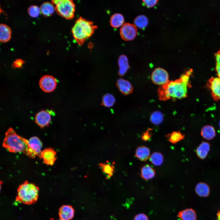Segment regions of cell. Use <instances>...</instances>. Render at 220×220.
<instances>
[{
  "label": "cell",
  "instance_id": "5bb4252c",
  "mask_svg": "<svg viewBox=\"0 0 220 220\" xmlns=\"http://www.w3.org/2000/svg\"><path fill=\"white\" fill-rule=\"evenodd\" d=\"M29 145L36 156L39 157L42 151L41 149L42 144L37 137L34 136L28 140Z\"/></svg>",
  "mask_w": 220,
  "mask_h": 220
},
{
  "label": "cell",
  "instance_id": "d6a6232c",
  "mask_svg": "<svg viewBox=\"0 0 220 220\" xmlns=\"http://www.w3.org/2000/svg\"><path fill=\"white\" fill-rule=\"evenodd\" d=\"M158 1L157 0H143V3L147 7H152L156 5Z\"/></svg>",
  "mask_w": 220,
  "mask_h": 220
},
{
  "label": "cell",
  "instance_id": "e575fe53",
  "mask_svg": "<svg viewBox=\"0 0 220 220\" xmlns=\"http://www.w3.org/2000/svg\"><path fill=\"white\" fill-rule=\"evenodd\" d=\"M24 61L21 59H17L13 63L12 67L14 68H20L21 67Z\"/></svg>",
  "mask_w": 220,
  "mask_h": 220
},
{
  "label": "cell",
  "instance_id": "44dd1931",
  "mask_svg": "<svg viewBox=\"0 0 220 220\" xmlns=\"http://www.w3.org/2000/svg\"><path fill=\"white\" fill-rule=\"evenodd\" d=\"M178 217L181 220H196V215L192 209H186L179 212Z\"/></svg>",
  "mask_w": 220,
  "mask_h": 220
},
{
  "label": "cell",
  "instance_id": "4fadbf2b",
  "mask_svg": "<svg viewBox=\"0 0 220 220\" xmlns=\"http://www.w3.org/2000/svg\"><path fill=\"white\" fill-rule=\"evenodd\" d=\"M117 86L120 91L123 94L128 95L132 92L133 87L128 81L123 79H119Z\"/></svg>",
  "mask_w": 220,
  "mask_h": 220
},
{
  "label": "cell",
  "instance_id": "5b68a950",
  "mask_svg": "<svg viewBox=\"0 0 220 220\" xmlns=\"http://www.w3.org/2000/svg\"><path fill=\"white\" fill-rule=\"evenodd\" d=\"M51 1L55 5V10L59 15L67 19H71L74 17L75 5L72 0H56Z\"/></svg>",
  "mask_w": 220,
  "mask_h": 220
},
{
  "label": "cell",
  "instance_id": "7c38bea8",
  "mask_svg": "<svg viewBox=\"0 0 220 220\" xmlns=\"http://www.w3.org/2000/svg\"><path fill=\"white\" fill-rule=\"evenodd\" d=\"M74 210L71 206L64 205L59 209V215L60 218L64 220H70L74 217Z\"/></svg>",
  "mask_w": 220,
  "mask_h": 220
},
{
  "label": "cell",
  "instance_id": "8992f818",
  "mask_svg": "<svg viewBox=\"0 0 220 220\" xmlns=\"http://www.w3.org/2000/svg\"><path fill=\"white\" fill-rule=\"evenodd\" d=\"M120 34L122 38L124 41L133 40L137 34L136 27L130 23H124L120 28Z\"/></svg>",
  "mask_w": 220,
  "mask_h": 220
},
{
  "label": "cell",
  "instance_id": "83f0119b",
  "mask_svg": "<svg viewBox=\"0 0 220 220\" xmlns=\"http://www.w3.org/2000/svg\"><path fill=\"white\" fill-rule=\"evenodd\" d=\"M163 120V116L160 111H157L153 112L150 117L151 122L156 125H159L162 122Z\"/></svg>",
  "mask_w": 220,
  "mask_h": 220
},
{
  "label": "cell",
  "instance_id": "30bf717a",
  "mask_svg": "<svg viewBox=\"0 0 220 220\" xmlns=\"http://www.w3.org/2000/svg\"><path fill=\"white\" fill-rule=\"evenodd\" d=\"M51 121V116L49 112L42 110L37 113L35 121L41 128L49 125Z\"/></svg>",
  "mask_w": 220,
  "mask_h": 220
},
{
  "label": "cell",
  "instance_id": "ffe728a7",
  "mask_svg": "<svg viewBox=\"0 0 220 220\" xmlns=\"http://www.w3.org/2000/svg\"><path fill=\"white\" fill-rule=\"evenodd\" d=\"M150 151L149 148L145 146L138 147L135 152L137 158L142 161H145L150 158Z\"/></svg>",
  "mask_w": 220,
  "mask_h": 220
},
{
  "label": "cell",
  "instance_id": "4dcf8cb0",
  "mask_svg": "<svg viewBox=\"0 0 220 220\" xmlns=\"http://www.w3.org/2000/svg\"><path fill=\"white\" fill-rule=\"evenodd\" d=\"M28 12L31 17H37L39 16L40 12V8L36 6H31L28 8Z\"/></svg>",
  "mask_w": 220,
  "mask_h": 220
},
{
  "label": "cell",
  "instance_id": "9c48e42d",
  "mask_svg": "<svg viewBox=\"0 0 220 220\" xmlns=\"http://www.w3.org/2000/svg\"><path fill=\"white\" fill-rule=\"evenodd\" d=\"M207 85L210 89L213 99L215 100H220V79L212 77L208 80Z\"/></svg>",
  "mask_w": 220,
  "mask_h": 220
},
{
  "label": "cell",
  "instance_id": "277c9868",
  "mask_svg": "<svg viewBox=\"0 0 220 220\" xmlns=\"http://www.w3.org/2000/svg\"><path fill=\"white\" fill-rule=\"evenodd\" d=\"M39 190L37 186L26 181L19 186L16 200L26 204H34L38 198Z\"/></svg>",
  "mask_w": 220,
  "mask_h": 220
},
{
  "label": "cell",
  "instance_id": "ac0fdd59",
  "mask_svg": "<svg viewBox=\"0 0 220 220\" xmlns=\"http://www.w3.org/2000/svg\"><path fill=\"white\" fill-rule=\"evenodd\" d=\"M11 31L7 25L1 24L0 25V41L4 43L9 41L11 38Z\"/></svg>",
  "mask_w": 220,
  "mask_h": 220
},
{
  "label": "cell",
  "instance_id": "f1b7e54d",
  "mask_svg": "<svg viewBox=\"0 0 220 220\" xmlns=\"http://www.w3.org/2000/svg\"><path fill=\"white\" fill-rule=\"evenodd\" d=\"M150 160L152 164L156 166L160 165L163 161V157L162 154L159 152H153L150 156Z\"/></svg>",
  "mask_w": 220,
  "mask_h": 220
},
{
  "label": "cell",
  "instance_id": "d4e9b609",
  "mask_svg": "<svg viewBox=\"0 0 220 220\" xmlns=\"http://www.w3.org/2000/svg\"><path fill=\"white\" fill-rule=\"evenodd\" d=\"M99 166L103 172L106 175L107 178H110L113 176L115 171V166L112 164L101 163Z\"/></svg>",
  "mask_w": 220,
  "mask_h": 220
},
{
  "label": "cell",
  "instance_id": "603a6c76",
  "mask_svg": "<svg viewBox=\"0 0 220 220\" xmlns=\"http://www.w3.org/2000/svg\"><path fill=\"white\" fill-rule=\"evenodd\" d=\"M124 18L121 14L116 13L113 15L110 19L111 26L114 28L122 26L124 24Z\"/></svg>",
  "mask_w": 220,
  "mask_h": 220
},
{
  "label": "cell",
  "instance_id": "9a60e30c",
  "mask_svg": "<svg viewBox=\"0 0 220 220\" xmlns=\"http://www.w3.org/2000/svg\"><path fill=\"white\" fill-rule=\"evenodd\" d=\"M210 149V144L207 142L203 141L197 147L196 153L198 157L203 159L207 157Z\"/></svg>",
  "mask_w": 220,
  "mask_h": 220
},
{
  "label": "cell",
  "instance_id": "1f68e13d",
  "mask_svg": "<svg viewBox=\"0 0 220 220\" xmlns=\"http://www.w3.org/2000/svg\"><path fill=\"white\" fill-rule=\"evenodd\" d=\"M216 60V70L218 78L220 79V51L218 52L215 55Z\"/></svg>",
  "mask_w": 220,
  "mask_h": 220
},
{
  "label": "cell",
  "instance_id": "8fae6325",
  "mask_svg": "<svg viewBox=\"0 0 220 220\" xmlns=\"http://www.w3.org/2000/svg\"><path fill=\"white\" fill-rule=\"evenodd\" d=\"M39 157L43 159L45 164L52 165L57 159L56 153L51 148H46L42 151Z\"/></svg>",
  "mask_w": 220,
  "mask_h": 220
},
{
  "label": "cell",
  "instance_id": "2e32d148",
  "mask_svg": "<svg viewBox=\"0 0 220 220\" xmlns=\"http://www.w3.org/2000/svg\"><path fill=\"white\" fill-rule=\"evenodd\" d=\"M155 174L154 169L148 164L144 165L141 168L140 175L144 180H148L153 178Z\"/></svg>",
  "mask_w": 220,
  "mask_h": 220
},
{
  "label": "cell",
  "instance_id": "4316f807",
  "mask_svg": "<svg viewBox=\"0 0 220 220\" xmlns=\"http://www.w3.org/2000/svg\"><path fill=\"white\" fill-rule=\"evenodd\" d=\"M166 137L169 142L175 144L182 140L184 138L185 135L180 132L176 131L168 134Z\"/></svg>",
  "mask_w": 220,
  "mask_h": 220
},
{
  "label": "cell",
  "instance_id": "74e56055",
  "mask_svg": "<svg viewBox=\"0 0 220 220\" xmlns=\"http://www.w3.org/2000/svg\"><path fill=\"white\" fill-rule=\"evenodd\" d=\"M58 220H63V219H60Z\"/></svg>",
  "mask_w": 220,
  "mask_h": 220
},
{
  "label": "cell",
  "instance_id": "8d00e7d4",
  "mask_svg": "<svg viewBox=\"0 0 220 220\" xmlns=\"http://www.w3.org/2000/svg\"><path fill=\"white\" fill-rule=\"evenodd\" d=\"M217 219L216 220H220V211H218L217 214Z\"/></svg>",
  "mask_w": 220,
  "mask_h": 220
},
{
  "label": "cell",
  "instance_id": "7402d4cb",
  "mask_svg": "<svg viewBox=\"0 0 220 220\" xmlns=\"http://www.w3.org/2000/svg\"><path fill=\"white\" fill-rule=\"evenodd\" d=\"M195 191L199 196L205 197L207 196L210 193V188L206 183L200 182L197 184L195 188Z\"/></svg>",
  "mask_w": 220,
  "mask_h": 220
},
{
  "label": "cell",
  "instance_id": "3957f363",
  "mask_svg": "<svg viewBox=\"0 0 220 220\" xmlns=\"http://www.w3.org/2000/svg\"><path fill=\"white\" fill-rule=\"evenodd\" d=\"M97 28L92 22L80 17L75 21L72 31L76 42L81 46L92 35Z\"/></svg>",
  "mask_w": 220,
  "mask_h": 220
},
{
  "label": "cell",
  "instance_id": "836d02e7",
  "mask_svg": "<svg viewBox=\"0 0 220 220\" xmlns=\"http://www.w3.org/2000/svg\"><path fill=\"white\" fill-rule=\"evenodd\" d=\"M151 130V129H149L142 134L141 138L142 140L146 141L150 139L151 136L150 131Z\"/></svg>",
  "mask_w": 220,
  "mask_h": 220
},
{
  "label": "cell",
  "instance_id": "e0dca14e",
  "mask_svg": "<svg viewBox=\"0 0 220 220\" xmlns=\"http://www.w3.org/2000/svg\"><path fill=\"white\" fill-rule=\"evenodd\" d=\"M119 69V74L120 76H123L126 73L129 68L128 61L127 57L125 55H121L118 60Z\"/></svg>",
  "mask_w": 220,
  "mask_h": 220
},
{
  "label": "cell",
  "instance_id": "d590c367",
  "mask_svg": "<svg viewBox=\"0 0 220 220\" xmlns=\"http://www.w3.org/2000/svg\"><path fill=\"white\" fill-rule=\"evenodd\" d=\"M133 220H148V218L145 214L140 213L134 217Z\"/></svg>",
  "mask_w": 220,
  "mask_h": 220
},
{
  "label": "cell",
  "instance_id": "f546056e",
  "mask_svg": "<svg viewBox=\"0 0 220 220\" xmlns=\"http://www.w3.org/2000/svg\"><path fill=\"white\" fill-rule=\"evenodd\" d=\"M115 99L113 96L109 94L105 95L102 98V104L105 106L110 107L112 106L115 103Z\"/></svg>",
  "mask_w": 220,
  "mask_h": 220
},
{
  "label": "cell",
  "instance_id": "ba28073f",
  "mask_svg": "<svg viewBox=\"0 0 220 220\" xmlns=\"http://www.w3.org/2000/svg\"><path fill=\"white\" fill-rule=\"evenodd\" d=\"M57 84L56 79L51 75H44L39 81L40 87L45 92L49 93L53 91L56 88Z\"/></svg>",
  "mask_w": 220,
  "mask_h": 220
},
{
  "label": "cell",
  "instance_id": "f35d334b",
  "mask_svg": "<svg viewBox=\"0 0 220 220\" xmlns=\"http://www.w3.org/2000/svg\"><path fill=\"white\" fill-rule=\"evenodd\" d=\"M219 126H220V122H219Z\"/></svg>",
  "mask_w": 220,
  "mask_h": 220
},
{
  "label": "cell",
  "instance_id": "d6986e66",
  "mask_svg": "<svg viewBox=\"0 0 220 220\" xmlns=\"http://www.w3.org/2000/svg\"><path fill=\"white\" fill-rule=\"evenodd\" d=\"M200 134L204 139L210 140H212L215 137L216 132L213 127L207 125L204 126L202 128Z\"/></svg>",
  "mask_w": 220,
  "mask_h": 220
},
{
  "label": "cell",
  "instance_id": "484cf974",
  "mask_svg": "<svg viewBox=\"0 0 220 220\" xmlns=\"http://www.w3.org/2000/svg\"><path fill=\"white\" fill-rule=\"evenodd\" d=\"M148 20L145 15H141L138 16L134 20V24L139 28H145L148 24Z\"/></svg>",
  "mask_w": 220,
  "mask_h": 220
},
{
  "label": "cell",
  "instance_id": "7a4b0ae2",
  "mask_svg": "<svg viewBox=\"0 0 220 220\" xmlns=\"http://www.w3.org/2000/svg\"><path fill=\"white\" fill-rule=\"evenodd\" d=\"M2 145L9 152H21L32 158L36 156L30 148L28 140L17 135L12 128L6 133Z\"/></svg>",
  "mask_w": 220,
  "mask_h": 220
},
{
  "label": "cell",
  "instance_id": "52a82bcc",
  "mask_svg": "<svg viewBox=\"0 0 220 220\" xmlns=\"http://www.w3.org/2000/svg\"><path fill=\"white\" fill-rule=\"evenodd\" d=\"M151 78L154 83L160 86L166 84L169 80L168 72L160 68H156L153 71Z\"/></svg>",
  "mask_w": 220,
  "mask_h": 220
},
{
  "label": "cell",
  "instance_id": "6da1fadb",
  "mask_svg": "<svg viewBox=\"0 0 220 220\" xmlns=\"http://www.w3.org/2000/svg\"><path fill=\"white\" fill-rule=\"evenodd\" d=\"M191 71L182 75L178 79L169 81L161 86L157 90L159 99L166 101L171 98L181 99L187 96V88L190 86L189 82Z\"/></svg>",
  "mask_w": 220,
  "mask_h": 220
},
{
  "label": "cell",
  "instance_id": "cb8c5ba5",
  "mask_svg": "<svg viewBox=\"0 0 220 220\" xmlns=\"http://www.w3.org/2000/svg\"><path fill=\"white\" fill-rule=\"evenodd\" d=\"M40 12L45 16H49L54 12L55 7L52 3L45 2L40 7Z\"/></svg>",
  "mask_w": 220,
  "mask_h": 220
}]
</instances>
